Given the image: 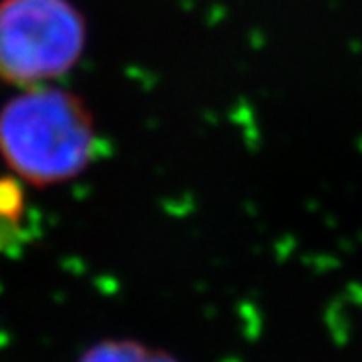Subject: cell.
<instances>
[{"mask_svg":"<svg viewBox=\"0 0 362 362\" xmlns=\"http://www.w3.org/2000/svg\"><path fill=\"white\" fill-rule=\"evenodd\" d=\"M95 153V117L73 90L25 87L0 107V159L35 189L77 180Z\"/></svg>","mask_w":362,"mask_h":362,"instance_id":"obj_1","label":"cell"},{"mask_svg":"<svg viewBox=\"0 0 362 362\" xmlns=\"http://www.w3.org/2000/svg\"><path fill=\"white\" fill-rule=\"evenodd\" d=\"M89 26L73 0H0V83L35 87L69 75Z\"/></svg>","mask_w":362,"mask_h":362,"instance_id":"obj_2","label":"cell"},{"mask_svg":"<svg viewBox=\"0 0 362 362\" xmlns=\"http://www.w3.org/2000/svg\"><path fill=\"white\" fill-rule=\"evenodd\" d=\"M78 362H177L171 354L133 340H109L89 349Z\"/></svg>","mask_w":362,"mask_h":362,"instance_id":"obj_3","label":"cell"},{"mask_svg":"<svg viewBox=\"0 0 362 362\" xmlns=\"http://www.w3.org/2000/svg\"><path fill=\"white\" fill-rule=\"evenodd\" d=\"M25 181L16 177L14 173L0 175V221L18 223L25 216L26 194Z\"/></svg>","mask_w":362,"mask_h":362,"instance_id":"obj_4","label":"cell"}]
</instances>
